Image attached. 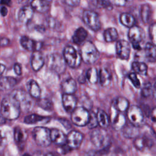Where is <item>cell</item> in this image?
<instances>
[{"label": "cell", "instance_id": "6da1fadb", "mask_svg": "<svg viewBox=\"0 0 156 156\" xmlns=\"http://www.w3.org/2000/svg\"><path fill=\"white\" fill-rule=\"evenodd\" d=\"M1 114L6 119L14 120L20 114L21 108L18 102L10 96L4 98L1 105Z\"/></svg>", "mask_w": 156, "mask_h": 156}, {"label": "cell", "instance_id": "7a4b0ae2", "mask_svg": "<svg viewBox=\"0 0 156 156\" xmlns=\"http://www.w3.org/2000/svg\"><path fill=\"white\" fill-rule=\"evenodd\" d=\"M82 60L87 64L95 63L99 57V52L96 47L90 41L84 43L80 49Z\"/></svg>", "mask_w": 156, "mask_h": 156}, {"label": "cell", "instance_id": "3957f363", "mask_svg": "<svg viewBox=\"0 0 156 156\" xmlns=\"http://www.w3.org/2000/svg\"><path fill=\"white\" fill-rule=\"evenodd\" d=\"M90 140L98 149H104L110 143V137L105 129H93L90 133Z\"/></svg>", "mask_w": 156, "mask_h": 156}, {"label": "cell", "instance_id": "277c9868", "mask_svg": "<svg viewBox=\"0 0 156 156\" xmlns=\"http://www.w3.org/2000/svg\"><path fill=\"white\" fill-rule=\"evenodd\" d=\"M32 136L36 144L41 147H47L51 143L50 130L45 127H36L32 132Z\"/></svg>", "mask_w": 156, "mask_h": 156}, {"label": "cell", "instance_id": "5b68a950", "mask_svg": "<svg viewBox=\"0 0 156 156\" xmlns=\"http://www.w3.org/2000/svg\"><path fill=\"white\" fill-rule=\"evenodd\" d=\"M66 62L60 54L57 53L51 54L48 57L47 66L49 69L54 73L60 74L66 69Z\"/></svg>", "mask_w": 156, "mask_h": 156}, {"label": "cell", "instance_id": "8992f818", "mask_svg": "<svg viewBox=\"0 0 156 156\" xmlns=\"http://www.w3.org/2000/svg\"><path fill=\"white\" fill-rule=\"evenodd\" d=\"M63 58L66 63L73 68L79 67L82 61L80 54L72 46H67L65 48Z\"/></svg>", "mask_w": 156, "mask_h": 156}, {"label": "cell", "instance_id": "52a82bcc", "mask_svg": "<svg viewBox=\"0 0 156 156\" xmlns=\"http://www.w3.org/2000/svg\"><path fill=\"white\" fill-rule=\"evenodd\" d=\"M20 104L21 109L29 111L32 107V101L30 94L21 89H15L10 94Z\"/></svg>", "mask_w": 156, "mask_h": 156}, {"label": "cell", "instance_id": "ba28073f", "mask_svg": "<svg viewBox=\"0 0 156 156\" xmlns=\"http://www.w3.org/2000/svg\"><path fill=\"white\" fill-rule=\"evenodd\" d=\"M127 117L130 123L136 127H141L144 124L145 119L143 112L137 105L129 106L127 110Z\"/></svg>", "mask_w": 156, "mask_h": 156}, {"label": "cell", "instance_id": "9c48e42d", "mask_svg": "<svg viewBox=\"0 0 156 156\" xmlns=\"http://www.w3.org/2000/svg\"><path fill=\"white\" fill-rule=\"evenodd\" d=\"M89 118L90 112L83 107H76L71 115V119L73 123L79 127L87 125Z\"/></svg>", "mask_w": 156, "mask_h": 156}, {"label": "cell", "instance_id": "30bf717a", "mask_svg": "<svg viewBox=\"0 0 156 156\" xmlns=\"http://www.w3.org/2000/svg\"><path fill=\"white\" fill-rule=\"evenodd\" d=\"M128 37L133 48L136 50H140L141 48L140 43L143 41L145 38V32L144 30L139 26H133L130 27L128 32Z\"/></svg>", "mask_w": 156, "mask_h": 156}, {"label": "cell", "instance_id": "8fae6325", "mask_svg": "<svg viewBox=\"0 0 156 156\" xmlns=\"http://www.w3.org/2000/svg\"><path fill=\"white\" fill-rule=\"evenodd\" d=\"M85 23L93 30L97 31L101 27V21L98 15L91 10H85L83 13Z\"/></svg>", "mask_w": 156, "mask_h": 156}, {"label": "cell", "instance_id": "7c38bea8", "mask_svg": "<svg viewBox=\"0 0 156 156\" xmlns=\"http://www.w3.org/2000/svg\"><path fill=\"white\" fill-rule=\"evenodd\" d=\"M83 135L77 130H71L66 135V144L73 149H78L83 141Z\"/></svg>", "mask_w": 156, "mask_h": 156}, {"label": "cell", "instance_id": "4fadbf2b", "mask_svg": "<svg viewBox=\"0 0 156 156\" xmlns=\"http://www.w3.org/2000/svg\"><path fill=\"white\" fill-rule=\"evenodd\" d=\"M116 51L119 58L122 60H128L130 54V44L126 40H119L116 44Z\"/></svg>", "mask_w": 156, "mask_h": 156}, {"label": "cell", "instance_id": "5bb4252c", "mask_svg": "<svg viewBox=\"0 0 156 156\" xmlns=\"http://www.w3.org/2000/svg\"><path fill=\"white\" fill-rule=\"evenodd\" d=\"M62 99L63 106L67 112L71 113L76 107L77 101L74 95L63 94Z\"/></svg>", "mask_w": 156, "mask_h": 156}, {"label": "cell", "instance_id": "9a60e30c", "mask_svg": "<svg viewBox=\"0 0 156 156\" xmlns=\"http://www.w3.org/2000/svg\"><path fill=\"white\" fill-rule=\"evenodd\" d=\"M50 135L51 141L54 144L58 146L66 144V135L62 130L53 129L50 130Z\"/></svg>", "mask_w": 156, "mask_h": 156}, {"label": "cell", "instance_id": "2e32d148", "mask_svg": "<svg viewBox=\"0 0 156 156\" xmlns=\"http://www.w3.org/2000/svg\"><path fill=\"white\" fill-rule=\"evenodd\" d=\"M134 139L133 145L139 151H144L146 149H149L153 144L152 141L146 136H138Z\"/></svg>", "mask_w": 156, "mask_h": 156}, {"label": "cell", "instance_id": "e0dca14e", "mask_svg": "<svg viewBox=\"0 0 156 156\" xmlns=\"http://www.w3.org/2000/svg\"><path fill=\"white\" fill-rule=\"evenodd\" d=\"M34 10L31 5L23 7L18 12V20L20 21L24 24L28 23L33 16Z\"/></svg>", "mask_w": 156, "mask_h": 156}, {"label": "cell", "instance_id": "ac0fdd59", "mask_svg": "<svg viewBox=\"0 0 156 156\" xmlns=\"http://www.w3.org/2000/svg\"><path fill=\"white\" fill-rule=\"evenodd\" d=\"M44 63L43 55L39 51H35L33 52L31 57V66L32 69L35 71H39Z\"/></svg>", "mask_w": 156, "mask_h": 156}, {"label": "cell", "instance_id": "d6986e66", "mask_svg": "<svg viewBox=\"0 0 156 156\" xmlns=\"http://www.w3.org/2000/svg\"><path fill=\"white\" fill-rule=\"evenodd\" d=\"M20 43L22 47L29 51H38L41 44L30 39L27 36H23L20 39Z\"/></svg>", "mask_w": 156, "mask_h": 156}, {"label": "cell", "instance_id": "ffe728a7", "mask_svg": "<svg viewBox=\"0 0 156 156\" xmlns=\"http://www.w3.org/2000/svg\"><path fill=\"white\" fill-rule=\"evenodd\" d=\"M61 88L63 94H73L77 90V84L73 79L69 78L62 82Z\"/></svg>", "mask_w": 156, "mask_h": 156}, {"label": "cell", "instance_id": "44dd1931", "mask_svg": "<svg viewBox=\"0 0 156 156\" xmlns=\"http://www.w3.org/2000/svg\"><path fill=\"white\" fill-rule=\"evenodd\" d=\"M112 105L116 111L122 113L126 112L129 107V102L126 98L120 96L113 101Z\"/></svg>", "mask_w": 156, "mask_h": 156}, {"label": "cell", "instance_id": "7402d4cb", "mask_svg": "<svg viewBox=\"0 0 156 156\" xmlns=\"http://www.w3.org/2000/svg\"><path fill=\"white\" fill-rule=\"evenodd\" d=\"M30 5L34 10L40 13H45L50 9L49 1L45 0H33Z\"/></svg>", "mask_w": 156, "mask_h": 156}, {"label": "cell", "instance_id": "603a6c76", "mask_svg": "<svg viewBox=\"0 0 156 156\" xmlns=\"http://www.w3.org/2000/svg\"><path fill=\"white\" fill-rule=\"evenodd\" d=\"M126 124V116L121 113H116L112 119V127L115 130H120Z\"/></svg>", "mask_w": 156, "mask_h": 156}, {"label": "cell", "instance_id": "cb8c5ba5", "mask_svg": "<svg viewBox=\"0 0 156 156\" xmlns=\"http://www.w3.org/2000/svg\"><path fill=\"white\" fill-rule=\"evenodd\" d=\"M16 84V79L13 77H0V90L6 91L11 89Z\"/></svg>", "mask_w": 156, "mask_h": 156}, {"label": "cell", "instance_id": "d4e9b609", "mask_svg": "<svg viewBox=\"0 0 156 156\" xmlns=\"http://www.w3.org/2000/svg\"><path fill=\"white\" fill-rule=\"evenodd\" d=\"M144 57L146 59L150 62L156 61V46L154 44L147 43L144 49Z\"/></svg>", "mask_w": 156, "mask_h": 156}, {"label": "cell", "instance_id": "484cf974", "mask_svg": "<svg viewBox=\"0 0 156 156\" xmlns=\"http://www.w3.org/2000/svg\"><path fill=\"white\" fill-rule=\"evenodd\" d=\"M29 93L31 97L38 99L41 95V89L37 82L34 79L29 80L27 83Z\"/></svg>", "mask_w": 156, "mask_h": 156}, {"label": "cell", "instance_id": "4316f807", "mask_svg": "<svg viewBox=\"0 0 156 156\" xmlns=\"http://www.w3.org/2000/svg\"><path fill=\"white\" fill-rule=\"evenodd\" d=\"M112 76L110 71L106 68H101L98 72V80L102 87L107 86L111 81Z\"/></svg>", "mask_w": 156, "mask_h": 156}, {"label": "cell", "instance_id": "83f0119b", "mask_svg": "<svg viewBox=\"0 0 156 156\" xmlns=\"http://www.w3.org/2000/svg\"><path fill=\"white\" fill-rule=\"evenodd\" d=\"M138 127H136L132 124H126L122 129L124 136L127 138H135L138 136L139 130Z\"/></svg>", "mask_w": 156, "mask_h": 156}, {"label": "cell", "instance_id": "f1b7e54d", "mask_svg": "<svg viewBox=\"0 0 156 156\" xmlns=\"http://www.w3.org/2000/svg\"><path fill=\"white\" fill-rule=\"evenodd\" d=\"M87 35L88 32L83 27H79L74 33L73 36V41L77 44H80L85 40Z\"/></svg>", "mask_w": 156, "mask_h": 156}, {"label": "cell", "instance_id": "f546056e", "mask_svg": "<svg viewBox=\"0 0 156 156\" xmlns=\"http://www.w3.org/2000/svg\"><path fill=\"white\" fill-rule=\"evenodd\" d=\"M14 140L18 144H24L27 138V133L26 130L20 127L14 128L13 133Z\"/></svg>", "mask_w": 156, "mask_h": 156}, {"label": "cell", "instance_id": "4dcf8cb0", "mask_svg": "<svg viewBox=\"0 0 156 156\" xmlns=\"http://www.w3.org/2000/svg\"><path fill=\"white\" fill-rule=\"evenodd\" d=\"M97 119L98 125L102 129H107L110 124V119L107 114L102 110H98L97 114Z\"/></svg>", "mask_w": 156, "mask_h": 156}, {"label": "cell", "instance_id": "1f68e13d", "mask_svg": "<svg viewBox=\"0 0 156 156\" xmlns=\"http://www.w3.org/2000/svg\"><path fill=\"white\" fill-rule=\"evenodd\" d=\"M132 68L135 74L141 76H146L147 73V66L146 63L141 62L135 61L132 63Z\"/></svg>", "mask_w": 156, "mask_h": 156}, {"label": "cell", "instance_id": "d6a6232c", "mask_svg": "<svg viewBox=\"0 0 156 156\" xmlns=\"http://www.w3.org/2000/svg\"><path fill=\"white\" fill-rule=\"evenodd\" d=\"M49 118L43 116L41 115H39L37 114H31L26 116L24 118V121L25 123L28 124H33L35 123H38L40 122H42L44 121H48Z\"/></svg>", "mask_w": 156, "mask_h": 156}, {"label": "cell", "instance_id": "836d02e7", "mask_svg": "<svg viewBox=\"0 0 156 156\" xmlns=\"http://www.w3.org/2000/svg\"><path fill=\"white\" fill-rule=\"evenodd\" d=\"M119 20L122 25L129 28L133 26L135 23V20L134 17L131 14L128 13H123L121 14L119 16Z\"/></svg>", "mask_w": 156, "mask_h": 156}, {"label": "cell", "instance_id": "e575fe53", "mask_svg": "<svg viewBox=\"0 0 156 156\" xmlns=\"http://www.w3.org/2000/svg\"><path fill=\"white\" fill-rule=\"evenodd\" d=\"M118 37V34L116 29L114 27H109L104 32V38L107 42H113Z\"/></svg>", "mask_w": 156, "mask_h": 156}, {"label": "cell", "instance_id": "d590c367", "mask_svg": "<svg viewBox=\"0 0 156 156\" xmlns=\"http://www.w3.org/2000/svg\"><path fill=\"white\" fill-rule=\"evenodd\" d=\"M140 15L143 22L147 24L150 20L151 16V9L149 5L143 4L140 8Z\"/></svg>", "mask_w": 156, "mask_h": 156}, {"label": "cell", "instance_id": "8d00e7d4", "mask_svg": "<svg viewBox=\"0 0 156 156\" xmlns=\"http://www.w3.org/2000/svg\"><path fill=\"white\" fill-rule=\"evenodd\" d=\"M85 78L92 84L97 83L98 81V72L97 69L94 67L90 68L86 72Z\"/></svg>", "mask_w": 156, "mask_h": 156}, {"label": "cell", "instance_id": "74e56055", "mask_svg": "<svg viewBox=\"0 0 156 156\" xmlns=\"http://www.w3.org/2000/svg\"><path fill=\"white\" fill-rule=\"evenodd\" d=\"M153 91V85L149 83H146L141 90V94L143 97L147 98L150 96L151 94H152Z\"/></svg>", "mask_w": 156, "mask_h": 156}, {"label": "cell", "instance_id": "f35d334b", "mask_svg": "<svg viewBox=\"0 0 156 156\" xmlns=\"http://www.w3.org/2000/svg\"><path fill=\"white\" fill-rule=\"evenodd\" d=\"M87 126H88V128L90 129H93L98 126L97 116L94 113H93V112L90 113V118H89V120H88Z\"/></svg>", "mask_w": 156, "mask_h": 156}, {"label": "cell", "instance_id": "ab89813d", "mask_svg": "<svg viewBox=\"0 0 156 156\" xmlns=\"http://www.w3.org/2000/svg\"><path fill=\"white\" fill-rule=\"evenodd\" d=\"M38 105L46 110H52L53 105L52 102L48 99H41L38 101Z\"/></svg>", "mask_w": 156, "mask_h": 156}, {"label": "cell", "instance_id": "60d3db41", "mask_svg": "<svg viewBox=\"0 0 156 156\" xmlns=\"http://www.w3.org/2000/svg\"><path fill=\"white\" fill-rule=\"evenodd\" d=\"M128 77L130 79V80L131 81V82L132 83V84L133 85V86L136 88H140L141 83H140V81L138 79L137 76H136V74H135V73H131L129 74Z\"/></svg>", "mask_w": 156, "mask_h": 156}, {"label": "cell", "instance_id": "b9f144b4", "mask_svg": "<svg viewBox=\"0 0 156 156\" xmlns=\"http://www.w3.org/2000/svg\"><path fill=\"white\" fill-rule=\"evenodd\" d=\"M96 5L99 8H103L108 10H111L112 9L111 3L106 0H96Z\"/></svg>", "mask_w": 156, "mask_h": 156}, {"label": "cell", "instance_id": "7bdbcfd3", "mask_svg": "<svg viewBox=\"0 0 156 156\" xmlns=\"http://www.w3.org/2000/svg\"><path fill=\"white\" fill-rule=\"evenodd\" d=\"M8 141L9 138L7 133L4 129H0V147L6 145Z\"/></svg>", "mask_w": 156, "mask_h": 156}, {"label": "cell", "instance_id": "ee69618b", "mask_svg": "<svg viewBox=\"0 0 156 156\" xmlns=\"http://www.w3.org/2000/svg\"><path fill=\"white\" fill-rule=\"evenodd\" d=\"M149 33L151 40L154 46H156V23L153 24L149 29Z\"/></svg>", "mask_w": 156, "mask_h": 156}, {"label": "cell", "instance_id": "f6af8a7d", "mask_svg": "<svg viewBox=\"0 0 156 156\" xmlns=\"http://www.w3.org/2000/svg\"><path fill=\"white\" fill-rule=\"evenodd\" d=\"M132 2V0H112V2L115 5L120 7L129 5Z\"/></svg>", "mask_w": 156, "mask_h": 156}, {"label": "cell", "instance_id": "bcb514c9", "mask_svg": "<svg viewBox=\"0 0 156 156\" xmlns=\"http://www.w3.org/2000/svg\"><path fill=\"white\" fill-rule=\"evenodd\" d=\"M13 69H14V71L16 73V74L20 76L22 74V68L20 64L16 63L13 66Z\"/></svg>", "mask_w": 156, "mask_h": 156}, {"label": "cell", "instance_id": "7dc6e473", "mask_svg": "<svg viewBox=\"0 0 156 156\" xmlns=\"http://www.w3.org/2000/svg\"><path fill=\"white\" fill-rule=\"evenodd\" d=\"M80 0H63V1L70 6H77L79 4Z\"/></svg>", "mask_w": 156, "mask_h": 156}, {"label": "cell", "instance_id": "c3c4849f", "mask_svg": "<svg viewBox=\"0 0 156 156\" xmlns=\"http://www.w3.org/2000/svg\"><path fill=\"white\" fill-rule=\"evenodd\" d=\"M150 116L152 121L156 122V107L153 108L150 112Z\"/></svg>", "mask_w": 156, "mask_h": 156}, {"label": "cell", "instance_id": "681fc988", "mask_svg": "<svg viewBox=\"0 0 156 156\" xmlns=\"http://www.w3.org/2000/svg\"><path fill=\"white\" fill-rule=\"evenodd\" d=\"M9 40L7 38H2L0 40V46H6L9 44Z\"/></svg>", "mask_w": 156, "mask_h": 156}, {"label": "cell", "instance_id": "f907efd6", "mask_svg": "<svg viewBox=\"0 0 156 156\" xmlns=\"http://www.w3.org/2000/svg\"><path fill=\"white\" fill-rule=\"evenodd\" d=\"M7 12H8V10H7V9L6 8L5 6H2L1 7L0 13L2 15V16H6L7 14Z\"/></svg>", "mask_w": 156, "mask_h": 156}, {"label": "cell", "instance_id": "816d5d0a", "mask_svg": "<svg viewBox=\"0 0 156 156\" xmlns=\"http://www.w3.org/2000/svg\"><path fill=\"white\" fill-rule=\"evenodd\" d=\"M0 4L2 5H11V0H1Z\"/></svg>", "mask_w": 156, "mask_h": 156}, {"label": "cell", "instance_id": "f5cc1de1", "mask_svg": "<svg viewBox=\"0 0 156 156\" xmlns=\"http://www.w3.org/2000/svg\"><path fill=\"white\" fill-rule=\"evenodd\" d=\"M5 69V66L2 63H0V75H2Z\"/></svg>", "mask_w": 156, "mask_h": 156}, {"label": "cell", "instance_id": "db71d44e", "mask_svg": "<svg viewBox=\"0 0 156 156\" xmlns=\"http://www.w3.org/2000/svg\"><path fill=\"white\" fill-rule=\"evenodd\" d=\"M152 95L155 99H156V83L153 85V91H152Z\"/></svg>", "mask_w": 156, "mask_h": 156}, {"label": "cell", "instance_id": "11a10c76", "mask_svg": "<svg viewBox=\"0 0 156 156\" xmlns=\"http://www.w3.org/2000/svg\"><path fill=\"white\" fill-rule=\"evenodd\" d=\"M5 121V118L0 113V124H4Z\"/></svg>", "mask_w": 156, "mask_h": 156}, {"label": "cell", "instance_id": "9f6ffc18", "mask_svg": "<svg viewBox=\"0 0 156 156\" xmlns=\"http://www.w3.org/2000/svg\"><path fill=\"white\" fill-rule=\"evenodd\" d=\"M33 156H44V155H43L41 152H37L35 153H34Z\"/></svg>", "mask_w": 156, "mask_h": 156}, {"label": "cell", "instance_id": "6f0895ef", "mask_svg": "<svg viewBox=\"0 0 156 156\" xmlns=\"http://www.w3.org/2000/svg\"><path fill=\"white\" fill-rule=\"evenodd\" d=\"M44 156H55L53 153H48L47 154L44 155Z\"/></svg>", "mask_w": 156, "mask_h": 156}, {"label": "cell", "instance_id": "680465c9", "mask_svg": "<svg viewBox=\"0 0 156 156\" xmlns=\"http://www.w3.org/2000/svg\"><path fill=\"white\" fill-rule=\"evenodd\" d=\"M16 1L20 3H24V2H27L28 0H16Z\"/></svg>", "mask_w": 156, "mask_h": 156}, {"label": "cell", "instance_id": "91938a15", "mask_svg": "<svg viewBox=\"0 0 156 156\" xmlns=\"http://www.w3.org/2000/svg\"><path fill=\"white\" fill-rule=\"evenodd\" d=\"M23 156H30V155H29V154H24Z\"/></svg>", "mask_w": 156, "mask_h": 156}, {"label": "cell", "instance_id": "94428289", "mask_svg": "<svg viewBox=\"0 0 156 156\" xmlns=\"http://www.w3.org/2000/svg\"><path fill=\"white\" fill-rule=\"evenodd\" d=\"M45 1H51V0H45Z\"/></svg>", "mask_w": 156, "mask_h": 156}]
</instances>
